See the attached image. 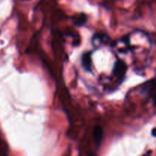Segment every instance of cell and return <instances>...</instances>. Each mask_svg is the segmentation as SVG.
Returning <instances> with one entry per match:
<instances>
[{"mask_svg":"<svg viewBox=\"0 0 156 156\" xmlns=\"http://www.w3.org/2000/svg\"><path fill=\"white\" fill-rule=\"evenodd\" d=\"M111 39L105 34H96L92 39V44L95 48H101L111 44Z\"/></svg>","mask_w":156,"mask_h":156,"instance_id":"cell-1","label":"cell"},{"mask_svg":"<svg viewBox=\"0 0 156 156\" xmlns=\"http://www.w3.org/2000/svg\"><path fill=\"white\" fill-rule=\"evenodd\" d=\"M102 136H103V130L100 126H97L94 127V131H93V138H94L95 144L99 146L102 140Z\"/></svg>","mask_w":156,"mask_h":156,"instance_id":"cell-2","label":"cell"},{"mask_svg":"<svg viewBox=\"0 0 156 156\" xmlns=\"http://www.w3.org/2000/svg\"><path fill=\"white\" fill-rule=\"evenodd\" d=\"M86 21H87L86 17L84 16V15H82V16L79 17V18H76V20H74V23H75V24H76V25L82 26V25H83L84 24H85Z\"/></svg>","mask_w":156,"mask_h":156,"instance_id":"cell-3","label":"cell"},{"mask_svg":"<svg viewBox=\"0 0 156 156\" xmlns=\"http://www.w3.org/2000/svg\"><path fill=\"white\" fill-rule=\"evenodd\" d=\"M152 135L154 137H156V127L154 128V129H152Z\"/></svg>","mask_w":156,"mask_h":156,"instance_id":"cell-4","label":"cell"},{"mask_svg":"<svg viewBox=\"0 0 156 156\" xmlns=\"http://www.w3.org/2000/svg\"><path fill=\"white\" fill-rule=\"evenodd\" d=\"M143 156H151V155H150V153L149 152V153H146V155H144Z\"/></svg>","mask_w":156,"mask_h":156,"instance_id":"cell-5","label":"cell"}]
</instances>
